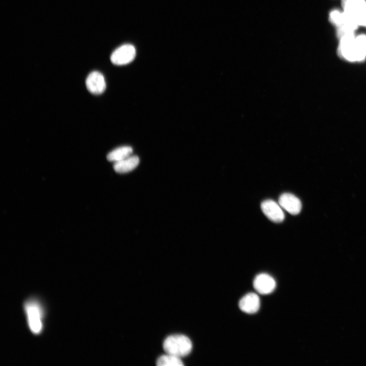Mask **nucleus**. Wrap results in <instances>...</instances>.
I'll use <instances>...</instances> for the list:
<instances>
[{
    "mask_svg": "<svg viewBox=\"0 0 366 366\" xmlns=\"http://www.w3.org/2000/svg\"><path fill=\"white\" fill-rule=\"evenodd\" d=\"M279 204L290 214L294 215L299 214L302 207L300 200L289 193H283L280 196Z\"/></svg>",
    "mask_w": 366,
    "mask_h": 366,
    "instance_id": "nucleus-8",
    "label": "nucleus"
},
{
    "mask_svg": "<svg viewBox=\"0 0 366 366\" xmlns=\"http://www.w3.org/2000/svg\"><path fill=\"white\" fill-rule=\"evenodd\" d=\"M261 208L264 214L271 221L276 223L282 222L285 218L284 214L280 204L272 200L263 201Z\"/></svg>",
    "mask_w": 366,
    "mask_h": 366,
    "instance_id": "nucleus-6",
    "label": "nucleus"
},
{
    "mask_svg": "<svg viewBox=\"0 0 366 366\" xmlns=\"http://www.w3.org/2000/svg\"><path fill=\"white\" fill-rule=\"evenodd\" d=\"M342 5L345 12L354 15L366 10L365 0H342Z\"/></svg>",
    "mask_w": 366,
    "mask_h": 366,
    "instance_id": "nucleus-11",
    "label": "nucleus"
},
{
    "mask_svg": "<svg viewBox=\"0 0 366 366\" xmlns=\"http://www.w3.org/2000/svg\"><path fill=\"white\" fill-rule=\"evenodd\" d=\"M158 366H182L184 365L180 357L166 353L160 356L157 360Z\"/></svg>",
    "mask_w": 366,
    "mask_h": 366,
    "instance_id": "nucleus-13",
    "label": "nucleus"
},
{
    "mask_svg": "<svg viewBox=\"0 0 366 366\" xmlns=\"http://www.w3.org/2000/svg\"><path fill=\"white\" fill-rule=\"evenodd\" d=\"M136 49L134 46L127 44L116 48L111 54L110 60L116 65H126L131 62L136 56Z\"/></svg>",
    "mask_w": 366,
    "mask_h": 366,
    "instance_id": "nucleus-4",
    "label": "nucleus"
},
{
    "mask_svg": "<svg viewBox=\"0 0 366 366\" xmlns=\"http://www.w3.org/2000/svg\"><path fill=\"white\" fill-rule=\"evenodd\" d=\"M238 306L239 309L246 313L254 314L260 308V300L257 294L249 293L240 299Z\"/></svg>",
    "mask_w": 366,
    "mask_h": 366,
    "instance_id": "nucleus-9",
    "label": "nucleus"
},
{
    "mask_svg": "<svg viewBox=\"0 0 366 366\" xmlns=\"http://www.w3.org/2000/svg\"><path fill=\"white\" fill-rule=\"evenodd\" d=\"M166 353L181 357L188 355L192 349L189 338L182 334H173L167 337L163 344Z\"/></svg>",
    "mask_w": 366,
    "mask_h": 366,
    "instance_id": "nucleus-1",
    "label": "nucleus"
},
{
    "mask_svg": "<svg viewBox=\"0 0 366 366\" xmlns=\"http://www.w3.org/2000/svg\"><path fill=\"white\" fill-rule=\"evenodd\" d=\"M355 39V37H346L340 39L338 54L343 58L350 62L362 61L364 58L358 51Z\"/></svg>",
    "mask_w": 366,
    "mask_h": 366,
    "instance_id": "nucleus-3",
    "label": "nucleus"
},
{
    "mask_svg": "<svg viewBox=\"0 0 366 366\" xmlns=\"http://www.w3.org/2000/svg\"><path fill=\"white\" fill-rule=\"evenodd\" d=\"M276 286L274 279L267 273H261L257 275L253 281L255 290L261 294L265 295L271 293Z\"/></svg>",
    "mask_w": 366,
    "mask_h": 366,
    "instance_id": "nucleus-5",
    "label": "nucleus"
},
{
    "mask_svg": "<svg viewBox=\"0 0 366 366\" xmlns=\"http://www.w3.org/2000/svg\"><path fill=\"white\" fill-rule=\"evenodd\" d=\"M133 149L129 146H123L117 147L109 152L107 159L114 163L119 162L131 156Z\"/></svg>",
    "mask_w": 366,
    "mask_h": 366,
    "instance_id": "nucleus-12",
    "label": "nucleus"
},
{
    "mask_svg": "<svg viewBox=\"0 0 366 366\" xmlns=\"http://www.w3.org/2000/svg\"><path fill=\"white\" fill-rule=\"evenodd\" d=\"M356 20L358 25L366 26V10L357 14Z\"/></svg>",
    "mask_w": 366,
    "mask_h": 366,
    "instance_id": "nucleus-16",
    "label": "nucleus"
},
{
    "mask_svg": "<svg viewBox=\"0 0 366 366\" xmlns=\"http://www.w3.org/2000/svg\"><path fill=\"white\" fill-rule=\"evenodd\" d=\"M139 163V158L136 156L131 155L123 160L114 163L113 169L118 173H125L134 170Z\"/></svg>",
    "mask_w": 366,
    "mask_h": 366,
    "instance_id": "nucleus-10",
    "label": "nucleus"
},
{
    "mask_svg": "<svg viewBox=\"0 0 366 366\" xmlns=\"http://www.w3.org/2000/svg\"><path fill=\"white\" fill-rule=\"evenodd\" d=\"M356 47L362 57H366V36L360 35L355 37V39Z\"/></svg>",
    "mask_w": 366,
    "mask_h": 366,
    "instance_id": "nucleus-14",
    "label": "nucleus"
},
{
    "mask_svg": "<svg viewBox=\"0 0 366 366\" xmlns=\"http://www.w3.org/2000/svg\"><path fill=\"white\" fill-rule=\"evenodd\" d=\"M330 21L338 27L341 26L344 24V14L338 10H333L329 14Z\"/></svg>",
    "mask_w": 366,
    "mask_h": 366,
    "instance_id": "nucleus-15",
    "label": "nucleus"
},
{
    "mask_svg": "<svg viewBox=\"0 0 366 366\" xmlns=\"http://www.w3.org/2000/svg\"><path fill=\"white\" fill-rule=\"evenodd\" d=\"M85 84L87 90L94 95L103 93L106 88L104 77L98 71H93L89 74L86 79Z\"/></svg>",
    "mask_w": 366,
    "mask_h": 366,
    "instance_id": "nucleus-7",
    "label": "nucleus"
},
{
    "mask_svg": "<svg viewBox=\"0 0 366 366\" xmlns=\"http://www.w3.org/2000/svg\"><path fill=\"white\" fill-rule=\"evenodd\" d=\"M28 325L34 334L40 333L43 329V309L40 303L35 299H30L24 304Z\"/></svg>",
    "mask_w": 366,
    "mask_h": 366,
    "instance_id": "nucleus-2",
    "label": "nucleus"
}]
</instances>
